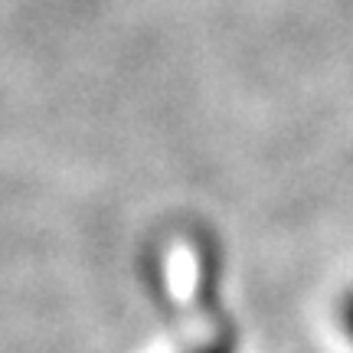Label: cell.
I'll list each match as a JSON object with an SVG mask.
<instances>
[{
  "instance_id": "1",
  "label": "cell",
  "mask_w": 353,
  "mask_h": 353,
  "mask_svg": "<svg viewBox=\"0 0 353 353\" xmlns=\"http://www.w3.org/2000/svg\"><path fill=\"white\" fill-rule=\"evenodd\" d=\"M341 330L343 337L353 343V288L341 298Z\"/></svg>"
}]
</instances>
